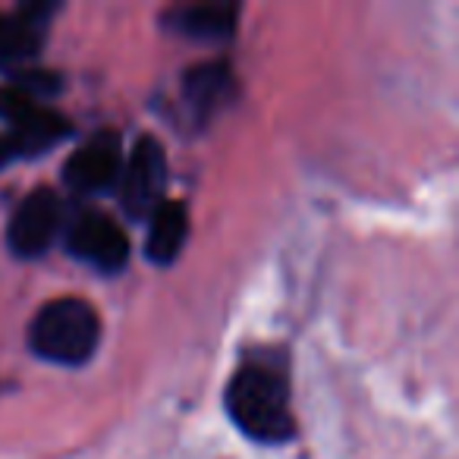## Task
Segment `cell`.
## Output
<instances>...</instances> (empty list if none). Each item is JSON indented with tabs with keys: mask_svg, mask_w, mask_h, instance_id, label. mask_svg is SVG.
Returning <instances> with one entry per match:
<instances>
[{
	"mask_svg": "<svg viewBox=\"0 0 459 459\" xmlns=\"http://www.w3.org/2000/svg\"><path fill=\"white\" fill-rule=\"evenodd\" d=\"M227 409L230 419L262 444H283L296 434L287 377L264 362L243 365L230 377Z\"/></svg>",
	"mask_w": 459,
	"mask_h": 459,
	"instance_id": "1",
	"label": "cell"
},
{
	"mask_svg": "<svg viewBox=\"0 0 459 459\" xmlns=\"http://www.w3.org/2000/svg\"><path fill=\"white\" fill-rule=\"evenodd\" d=\"M101 340V318L85 299H54L29 325V346L35 356L57 365H82Z\"/></svg>",
	"mask_w": 459,
	"mask_h": 459,
	"instance_id": "2",
	"label": "cell"
},
{
	"mask_svg": "<svg viewBox=\"0 0 459 459\" xmlns=\"http://www.w3.org/2000/svg\"><path fill=\"white\" fill-rule=\"evenodd\" d=\"M167 186V154L164 145L152 135H142L129 152L120 173V202L129 217H152L160 204Z\"/></svg>",
	"mask_w": 459,
	"mask_h": 459,
	"instance_id": "3",
	"label": "cell"
},
{
	"mask_svg": "<svg viewBox=\"0 0 459 459\" xmlns=\"http://www.w3.org/2000/svg\"><path fill=\"white\" fill-rule=\"evenodd\" d=\"M66 249L76 255L79 262L91 264V268L114 274L129 262V239L117 221H110L101 211H82L73 217L70 230H66Z\"/></svg>",
	"mask_w": 459,
	"mask_h": 459,
	"instance_id": "4",
	"label": "cell"
},
{
	"mask_svg": "<svg viewBox=\"0 0 459 459\" xmlns=\"http://www.w3.org/2000/svg\"><path fill=\"white\" fill-rule=\"evenodd\" d=\"M123 173V142L114 129H98L91 133L76 152L70 154L64 167V177L79 192H108L120 183Z\"/></svg>",
	"mask_w": 459,
	"mask_h": 459,
	"instance_id": "5",
	"label": "cell"
},
{
	"mask_svg": "<svg viewBox=\"0 0 459 459\" xmlns=\"http://www.w3.org/2000/svg\"><path fill=\"white\" fill-rule=\"evenodd\" d=\"M60 221H64V208L60 198L51 189H35L16 208L13 221L7 230L10 249L20 258H39L51 249V243L57 239Z\"/></svg>",
	"mask_w": 459,
	"mask_h": 459,
	"instance_id": "6",
	"label": "cell"
},
{
	"mask_svg": "<svg viewBox=\"0 0 459 459\" xmlns=\"http://www.w3.org/2000/svg\"><path fill=\"white\" fill-rule=\"evenodd\" d=\"M7 133L0 135V164L13 158H32V154H45L48 148H54L57 142H64L70 135V120L57 110L32 108L29 114H22L20 120L7 123Z\"/></svg>",
	"mask_w": 459,
	"mask_h": 459,
	"instance_id": "7",
	"label": "cell"
},
{
	"mask_svg": "<svg viewBox=\"0 0 459 459\" xmlns=\"http://www.w3.org/2000/svg\"><path fill=\"white\" fill-rule=\"evenodd\" d=\"M237 16L239 10L233 4H186V7H173L164 16V22L167 29H173L179 35H189V39L217 41L233 35Z\"/></svg>",
	"mask_w": 459,
	"mask_h": 459,
	"instance_id": "8",
	"label": "cell"
},
{
	"mask_svg": "<svg viewBox=\"0 0 459 459\" xmlns=\"http://www.w3.org/2000/svg\"><path fill=\"white\" fill-rule=\"evenodd\" d=\"M186 104L192 108L195 120H211L223 104L233 98V73L227 64H202L186 73L183 79Z\"/></svg>",
	"mask_w": 459,
	"mask_h": 459,
	"instance_id": "9",
	"label": "cell"
},
{
	"mask_svg": "<svg viewBox=\"0 0 459 459\" xmlns=\"http://www.w3.org/2000/svg\"><path fill=\"white\" fill-rule=\"evenodd\" d=\"M189 237V211L179 202H160L152 211V227H148L145 252L152 262L170 264L179 255Z\"/></svg>",
	"mask_w": 459,
	"mask_h": 459,
	"instance_id": "10",
	"label": "cell"
},
{
	"mask_svg": "<svg viewBox=\"0 0 459 459\" xmlns=\"http://www.w3.org/2000/svg\"><path fill=\"white\" fill-rule=\"evenodd\" d=\"M48 7H22L16 13H0V66L26 60L41 45V20Z\"/></svg>",
	"mask_w": 459,
	"mask_h": 459,
	"instance_id": "11",
	"label": "cell"
},
{
	"mask_svg": "<svg viewBox=\"0 0 459 459\" xmlns=\"http://www.w3.org/2000/svg\"><path fill=\"white\" fill-rule=\"evenodd\" d=\"M60 89V79L54 73H26L22 79L10 85H0V120H20L32 108L41 104V95H51Z\"/></svg>",
	"mask_w": 459,
	"mask_h": 459,
	"instance_id": "12",
	"label": "cell"
}]
</instances>
